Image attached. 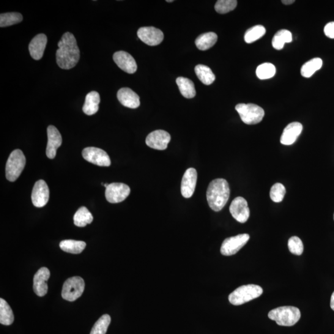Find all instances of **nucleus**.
Returning <instances> with one entry per match:
<instances>
[{"label": "nucleus", "mask_w": 334, "mask_h": 334, "mask_svg": "<svg viewBox=\"0 0 334 334\" xmlns=\"http://www.w3.org/2000/svg\"><path fill=\"white\" fill-rule=\"evenodd\" d=\"M58 46L56 53L57 65L64 70L75 67L80 59V50L74 35L69 32L65 33Z\"/></svg>", "instance_id": "f257e3e1"}, {"label": "nucleus", "mask_w": 334, "mask_h": 334, "mask_svg": "<svg viewBox=\"0 0 334 334\" xmlns=\"http://www.w3.org/2000/svg\"><path fill=\"white\" fill-rule=\"evenodd\" d=\"M231 189L227 181L223 179L213 180L207 190V200L213 211L219 212L228 202Z\"/></svg>", "instance_id": "f03ea898"}, {"label": "nucleus", "mask_w": 334, "mask_h": 334, "mask_svg": "<svg viewBox=\"0 0 334 334\" xmlns=\"http://www.w3.org/2000/svg\"><path fill=\"white\" fill-rule=\"evenodd\" d=\"M268 317L281 326H293L301 317L300 309L294 306H281L271 310Z\"/></svg>", "instance_id": "7ed1b4c3"}, {"label": "nucleus", "mask_w": 334, "mask_h": 334, "mask_svg": "<svg viewBox=\"0 0 334 334\" xmlns=\"http://www.w3.org/2000/svg\"><path fill=\"white\" fill-rule=\"evenodd\" d=\"M263 293L261 287L250 284L238 287L229 295V300L233 305L239 306L258 298Z\"/></svg>", "instance_id": "20e7f679"}, {"label": "nucleus", "mask_w": 334, "mask_h": 334, "mask_svg": "<svg viewBox=\"0 0 334 334\" xmlns=\"http://www.w3.org/2000/svg\"><path fill=\"white\" fill-rule=\"evenodd\" d=\"M26 157L20 149L11 153L6 165V178L11 182H15L23 171L26 165Z\"/></svg>", "instance_id": "39448f33"}, {"label": "nucleus", "mask_w": 334, "mask_h": 334, "mask_svg": "<svg viewBox=\"0 0 334 334\" xmlns=\"http://www.w3.org/2000/svg\"><path fill=\"white\" fill-rule=\"evenodd\" d=\"M243 122L247 125H256L264 117V110L261 106L253 103H240L235 106Z\"/></svg>", "instance_id": "423d86ee"}, {"label": "nucleus", "mask_w": 334, "mask_h": 334, "mask_svg": "<svg viewBox=\"0 0 334 334\" xmlns=\"http://www.w3.org/2000/svg\"><path fill=\"white\" fill-rule=\"evenodd\" d=\"M84 288V281L81 276L69 278L65 282L63 287L62 298L69 302H74L83 294Z\"/></svg>", "instance_id": "0eeeda50"}, {"label": "nucleus", "mask_w": 334, "mask_h": 334, "mask_svg": "<svg viewBox=\"0 0 334 334\" xmlns=\"http://www.w3.org/2000/svg\"><path fill=\"white\" fill-rule=\"evenodd\" d=\"M250 238V235L245 234L226 238L221 246V254L226 256L234 255L247 243Z\"/></svg>", "instance_id": "6e6552de"}, {"label": "nucleus", "mask_w": 334, "mask_h": 334, "mask_svg": "<svg viewBox=\"0 0 334 334\" xmlns=\"http://www.w3.org/2000/svg\"><path fill=\"white\" fill-rule=\"evenodd\" d=\"M130 193V188L128 185L122 183H113L106 188L105 198L110 203H119L127 199Z\"/></svg>", "instance_id": "1a4fd4ad"}, {"label": "nucleus", "mask_w": 334, "mask_h": 334, "mask_svg": "<svg viewBox=\"0 0 334 334\" xmlns=\"http://www.w3.org/2000/svg\"><path fill=\"white\" fill-rule=\"evenodd\" d=\"M85 160L100 166H109L111 165L109 155L99 148L89 147L85 148L82 152Z\"/></svg>", "instance_id": "9d476101"}, {"label": "nucleus", "mask_w": 334, "mask_h": 334, "mask_svg": "<svg viewBox=\"0 0 334 334\" xmlns=\"http://www.w3.org/2000/svg\"><path fill=\"white\" fill-rule=\"evenodd\" d=\"M230 212L235 220L240 223H245L250 217V210L247 201L242 197H237L230 206Z\"/></svg>", "instance_id": "9b49d317"}, {"label": "nucleus", "mask_w": 334, "mask_h": 334, "mask_svg": "<svg viewBox=\"0 0 334 334\" xmlns=\"http://www.w3.org/2000/svg\"><path fill=\"white\" fill-rule=\"evenodd\" d=\"M49 188L44 180H40L35 183L32 192V201L34 206L43 207L48 203L49 200Z\"/></svg>", "instance_id": "f8f14e48"}, {"label": "nucleus", "mask_w": 334, "mask_h": 334, "mask_svg": "<svg viewBox=\"0 0 334 334\" xmlns=\"http://www.w3.org/2000/svg\"><path fill=\"white\" fill-rule=\"evenodd\" d=\"M138 36L142 42L149 46L159 45L164 37L163 32L154 27H141L138 31Z\"/></svg>", "instance_id": "ddd939ff"}, {"label": "nucleus", "mask_w": 334, "mask_h": 334, "mask_svg": "<svg viewBox=\"0 0 334 334\" xmlns=\"http://www.w3.org/2000/svg\"><path fill=\"white\" fill-rule=\"evenodd\" d=\"M171 140L169 133L163 130H156L147 136L146 143L152 149L159 150H165Z\"/></svg>", "instance_id": "4468645a"}, {"label": "nucleus", "mask_w": 334, "mask_h": 334, "mask_svg": "<svg viewBox=\"0 0 334 334\" xmlns=\"http://www.w3.org/2000/svg\"><path fill=\"white\" fill-rule=\"evenodd\" d=\"M197 179H198V174L195 169L190 168L185 172L181 184V193L184 198H190L193 195L195 191Z\"/></svg>", "instance_id": "2eb2a0df"}, {"label": "nucleus", "mask_w": 334, "mask_h": 334, "mask_svg": "<svg viewBox=\"0 0 334 334\" xmlns=\"http://www.w3.org/2000/svg\"><path fill=\"white\" fill-rule=\"evenodd\" d=\"M48 143L46 146V155L50 159L55 157L57 149L62 144V137L58 129L53 125L47 128Z\"/></svg>", "instance_id": "dca6fc26"}, {"label": "nucleus", "mask_w": 334, "mask_h": 334, "mask_svg": "<svg viewBox=\"0 0 334 334\" xmlns=\"http://www.w3.org/2000/svg\"><path fill=\"white\" fill-rule=\"evenodd\" d=\"M113 59L118 67L126 73L133 74L138 69L135 60L127 52L117 51L114 53Z\"/></svg>", "instance_id": "f3484780"}, {"label": "nucleus", "mask_w": 334, "mask_h": 334, "mask_svg": "<svg viewBox=\"0 0 334 334\" xmlns=\"http://www.w3.org/2000/svg\"><path fill=\"white\" fill-rule=\"evenodd\" d=\"M50 270L46 267H42L37 271L34 276V289L35 294L42 297L47 294L48 285L46 282L50 278Z\"/></svg>", "instance_id": "a211bd4d"}, {"label": "nucleus", "mask_w": 334, "mask_h": 334, "mask_svg": "<svg viewBox=\"0 0 334 334\" xmlns=\"http://www.w3.org/2000/svg\"><path fill=\"white\" fill-rule=\"evenodd\" d=\"M303 130V125L299 122H293L287 125L284 129L281 136L282 144L290 146L297 141Z\"/></svg>", "instance_id": "6ab92c4d"}, {"label": "nucleus", "mask_w": 334, "mask_h": 334, "mask_svg": "<svg viewBox=\"0 0 334 334\" xmlns=\"http://www.w3.org/2000/svg\"><path fill=\"white\" fill-rule=\"evenodd\" d=\"M117 98L120 102L126 107L135 109L140 105L139 95L128 87L120 89L117 93Z\"/></svg>", "instance_id": "aec40b11"}, {"label": "nucleus", "mask_w": 334, "mask_h": 334, "mask_svg": "<svg viewBox=\"0 0 334 334\" xmlns=\"http://www.w3.org/2000/svg\"><path fill=\"white\" fill-rule=\"evenodd\" d=\"M46 43H47V37L45 34H38L34 37L29 45L30 54L33 59L39 60L42 58Z\"/></svg>", "instance_id": "412c9836"}, {"label": "nucleus", "mask_w": 334, "mask_h": 334, "mask_svg": "<svg viewBox=\"0 0 334 334\" xmlns=\"http://www.w3.org/2000/svg\"><path fill=\"white\" fill-rule=\"evenodd\" d=\"M100 95L97 92L92 91L87 94L85 99L83 110L87 116H92L97 113L99 108Z\"/></svg>", "instance_id": "4be33fe9"}, {"label": "nucleus", "mask_w": 334, "mask_h": 334, "mask_svg": "<svg viewBox=\"0 0 334 334\" xmlns=\"http://www.w3.org/2000/svg\"><path fill=\"white\" fill-rule=\"evenodd\" d=\"M217 38V35L214 32L204 33L197 38L196 45L200 50H207L215 44Z\"/></svg>", "instance_id": "5701e85b"}, {"label": "nucleus", "mask_w": 334, "mask_h": 334, "mask_svg": "<svg viewBox=\"0 0 334 334\" xmlns=\"http://www.w3.org/2000/svg\"><path fill=\"white\" fill-rule=\"evenodd\" d=\"M176 82L183 97L187 98L195 97L196 91L192 81L188 78L179 77L177 79Z\"/></svg>", "instance_id": "b1692460"}, {"label": "nucleus", "mask_w": 334, "mask_h": 334, "mask_svg": "<svg viewBox=\"0 0 334 334\" xmlns=\"http://www.w3.org/2000/svg\"><path fill=\"white\" fill-rule=\"evenodd\" d=\"M86 243L83 241L67 240L60 243V247L63 251L71 254H80L86 248Z\"/></svg>", "instance_id": "393cba45"}, {"label": "nucleus", "mask_w": 334, "mask_h": 334, "mask_svg": "<svg viewBox=\"0 0 334 334\" xmlns=\"http://www.w3.org/2000/svg\"><path fill=\"white\" fill-rule=\"evenodd\" d=\"M195 73L200 81L209 86L214 82L215 76L209 67L203 65H198L195 67Z\"/></svg>", "instance_id": "a878e982"}, {"label": "nucleus", "mask_w": 334, "mask_h": 334, "mask_svg": "<svg viewBox=\"0 0 334 334\" xmlns=\"http://www.w3.org/2000/svg\"><path fill=\"white\" fill-rule=\"evenodd\" d=\"M74 224L79 227H84L93 221V216L86 207H81L74 215Z\"/></svg>", "instance_id": "bb28decb"}, {"label": "nucleus", "mask_w": 334, "mask_h": 334, "mask_svg": "<svg viewBox=\"0 0 334 334\" xmlns=\"http://www.w3.org/2000/svg\"><path fill=\"white\" fill-rule=\"evenodd\" d=\"M292 34L288 30L282 29L276 33L272 41L273 47L276 50H282L285 43L292 42Z\"/></svg>", "instance_id": "cd10ccee"}, {"label": "nucleus", "mask_w": 334, "mask_h": 334, "mask_svg": "<svg viewBox=\"0 0 334 334\" xmlns=\"http://www.w3.org/2000/svg\"><path fill=\"white\" fill-rule=\"evenodd\" d=\"M322 60L319 58H314L306 63L301 68V75L304 78H310L315 72L321 69Z\"/></svg>", "instance_id": "c85d7f7f"}, {"label": "nucleus", "mask_w": 334, "mask_h": 334, "mask_svg": "<svg viewBox=\"0 0 334 334\" xmlns=\"http://www.w3.org/2000/svg\"><path fill=\"white\" fill-rule=\"evenodd\" d=\"M14 322V314L12 308L3 298L0 299V323L10 325Z\"/></svg>", "instance_id": "c756f323"}, {"label": "nucleus", "mask_w": 334, "mask_h": 334, "mask_svg": "<svg viewBox=\"0 0 334 334\" xmlns=\"http://www.w3.org/2000/svg\"><path fill=\"white\" fill-rule=\"evenodd\" d=\"M23 20V16L19 13H2L0 15V27H5L15 25Z\"/></svg>", "instance_id": "7c9ffc66"}, {"label": "nucleus", "mask_w": 334, "mask_h": 334, "mask_svg": "<svg viewBox=\"0 0 334 334\" xmlns=\"http://www.w3.org/2000/svg\"><path fill=\"white\" fill-rule=\"evenodd\" d=\"M266 32L265 27L257 25L251 27L245 34V41L247 43H251L263 37Z\"/></svg>", "instance_id": "2f4dec72"}, {"label": "nucleus", "mask_w": 334, "mask_h": 334, "mask_svg": "<svg viewBox=\"0 0 334 334\" xmlns=\"http://www.w3.org/2000/svg\"><path fill=\"white\" fill-rule=\"evenodd\" d=\"M276 73L275 66L270 63L259 65L256 69V75L257 78L262 80L272 78L274 76Z\"/></svg>", "instance_id": "473e14b6"}, {"label": "nucleus", "mask_w": 334, "mask_h": 334, "mask_svg": "<svg viewBox=\"0 0 334 334\" xmlns=\"http://www.w3.org/2000/svg\"><path fill=\"white\" fill-rule=\"evenodd\" d=\"M111 322V317L108 314H104L95 323L90 334H105Z\"/></svg>", "instance_id": "72a5a7b5"}, {"label": "nucleus", "mask_w": 334, "mask_h": 334, "mask_svg": "<svg viewBox=\"0 0 334 334\" xmlns=\"http://www.w3.org/2000/svg\"><path fill=\"white\" fill-rule=\"evenodd\" d=\"M237 3L236 0H218L215 5V10L218 13L226 14L235 10Z\"/></svg>", "instance_id": "f704fd0d"}, {"label": "nucleus", "mask_w": 334, "mask_h": 334, "mask_svg": "<svg viewBox=\"0 0 334 334\" xmlns=\"http://www.w3.org/2000/svg\"><path fill=\"white\" fill-rule=\"evenodd\" d=\"M286 194V189L281 183H275L270 189V197L273 202H281L283 201Z\"/></svg>", "instance_id": "c9c22d12"}, {"label": "nucleus", "mask_w": 334, "mask_h": 334, "mask_svg": "<svg viewBox=\"0 0 334 334\" xmlns=\"http://www.w3.org/2000/svg\"><path fill=\"white\" fill-rule=\"evenodd\" d=\"M288 247L290 253L295 255L300 256L303 254L304 250L303 242L298 237H292L290 238Z\"/></svg>", "instance_id": "e433bc0d"}, {"label": "nucleus", "mask_w": 334, "mask_h": 334, "mask_svg": "<svg viewBox=\"0 0 334 334\" xmlns=\"http://www.w3.org/2000/svg\"><path fill=\"white\" fill-rule=\"evenodd\" d=\"M324 34L330 39H334V22H330L325 25L324 29Z\"/></svg>", "instance_id": "4c0bfd02"}, {"label": "nucleus", "mask_w": 334, "mask_h": 334, "mask_svg": "<svg viewBox=\"0 0 334 334\" xmlns=\"http://www.w3.org/2000/svg\"><path fill=\"white\" fill-rule=\"evenodd\" d=\"M330 308L334 311V292L330 298Z\"/></svg>", "instance_id": "58836bf2"}, {"label": "nucleus", "mask_w": 334, "mask_h": 334, "mask_svg": "<svg viewBox=\"0 0 334 334\" xmlns=\"http://www.w3.org/2000/svg\"><path fill=\"white\" fill-rule=\"evenodd\" d=\"M294 0H283V1H282L283 4L287 5H291L294 4Z\"/></svg>", "instance_id": "ea45409f"}, {"label": "nucleus", "mask_w": 334, "mask_h": 334, "mask_svg": "<svg viewBox=\"0 0 334 334\" xmlns=\"http://www.w3.org/2000/svg\"><path fill=\"white\" fill-rule=\"evenodd\" d=\"M173 0H171V1H169V0H167L166 2H173Z\"/></svg>", "instance_id": "a19ab883"}, {"label": "nucleus", "mask_w": 334, "mask_h": 334, "mask_svg": "<svg viewBox=\"0 0 334 334\" xmlns=\"http://www.w3.org/2000/svg\"><path fill=\"white\" fill-rule=\"evenodd\" d=\"M333 220H334V214H333Z\"/></svg>", "instance_id": "79ce46f5"}]
</instances>
